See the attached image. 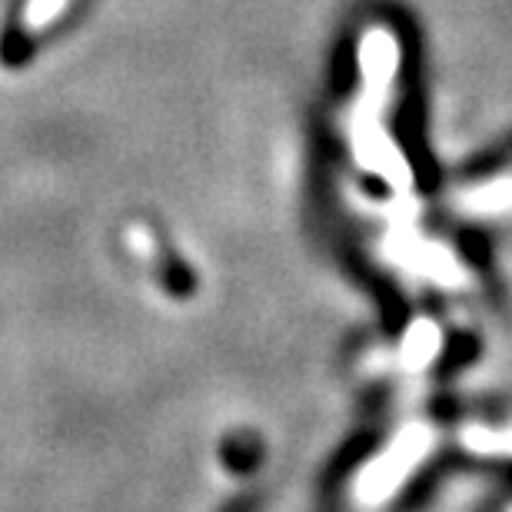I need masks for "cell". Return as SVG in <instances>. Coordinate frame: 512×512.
I'll use <instances>...</instances> for the list:
<instances>
[{"label":"cell","mask_w":512,"mask_h":512,"mask_svg":"<svg viewBox=\"0 0 512 512\" xmlns=\"http://www.w3.org/2000/svg\"><path fill=\"white\" fill-rule=\"evenodd\" d=\"M30 37H34V34H27L24 27L7 30V34L0 37V64H4V67L27 64L30 54H34V40H30Z\"/></svg>","instance_id":"1"},{"label":"cell","mask_w":512,"mask_h":512,"mask_svg":"<svg viewBox=\"0 0 512 512\" xmlns=\"http://www.w3.org/2000/svg\"><path fill=\"white\" fill-rule=\"evenodd\" d=\"M64 7H67V0H30L24 7V17H20V27H24L27 34H37V30H44Z\"/></svg>","instance_id":"2"}]
</instances>
